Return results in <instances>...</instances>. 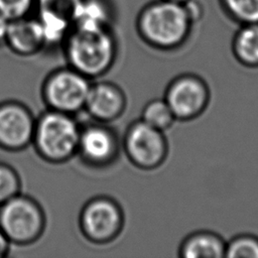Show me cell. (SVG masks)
I'll list each match as a JSON object with an SVG mask.
<instances>
[{"label": "cell", "mask_w": 258, "mask_h": 258, "mask_svg": "<svg viewBox=\"0 0 258 258\" xmlns=\"http://www.w3.org/2000/svg\"><path fill=\"white\" fill-rule=\"evenodd\" d=\"M195 23L185 4L155 0L146 5L138 18V28L145 40L160 48L179 45Z\"/></svg>", "instance_id": "1"}, {"label": "cell", "mask_w": 258, "mask_h": 258, "mask_svg": "<svg viewBox=\"0 0 258 258\" xmlns=\"http://www.w3.org/2000/svg\"><path fill=\"white\" fill-rule=\"evenodd\" d=\"M67 52L74 70L84 76L95 77L111 66L115 53L114 41L105 27H77L69 38Z\"/></svg>", "instance_id": "2"}, {"label": "cell", "mask_w": 258, "mask_h": 258, "mask_svg": "<svg viewBox=\"0 0 258 258\" xmlns=\"http://www.w3.org/2000/svg\"><path fill=\"white\" fill-rule=\"evenodd\" d=\"M80 134L76 122L68 113L53 110L39 119L33 137L40 154L48 160L61 161L76 151Z\"/></svg>", "instance_id": "3"}, {"label": "cell", "mask_w": 258, "mask_h": 258, "mask_svg": "<svg viewBox=\"0 0 258 258\" xmlns=\"http://www.w3.org/2000/svg\"><path fill=\"white\" fill-rule=\"evenodd\" d=\"M43 228L41 210L32 200L15 196L2 204L0 229L9 241L28 243L35 240Z\"/></svg>", "instance_id": "4"}, {"label": "cell", "mask_w": 258, "mask_h": 258, "mask_svg": "<svg viewBox=\"0 0 258 258\" xmlns=\"http://www.w3.org/2000/svg\"><path fill=\"white\" fill-rule=\"evenodd\" d=\"M90 87L83 74L74 69L61 70L45 82L44 97L53 110L69 114L85 106Z\"/></svg>", "instance_id": "5"}, {"label": "cell", "mask_w": 258, "mask_h": 258, "mask_svg": "<svg viewBox=\"0 0 258 258\" xmlns=\"http://www.w3.org/2000/svg\"><path fill=\"white\" fill-rule=\"evenodd\" d=\"M125 147L132 161L141 167L157 165L165 154V142L160 130L143 120L128 130Z\"/></svg>", "instance_id": "6"}, {"label": "cell", "mask_w": 258, "mask_h": 258, "mask_svg": "<svg viewBox=\"0 0 258 258\" xmlns=\"http://www.w3.org/2000/svg\"><path fill=\"white\" fill-rule=\"evenodd\" d=\"M122 217L117 205L107 199L90 202L82 213L85 234L93 241L105 242L113 238L121 227Z\"/></svg>", "instance_id": "7"}, {"label": "cell", "mask_w": 258, "mask_h": 258, "mask_svg": "<svg viewBox=\"0 0 258 258\" xmlns=\"http://www.w3.org/2000/svg\"><path fill=\"white\" fill-rule=\"evenodd\" d=\"M30 113L21 105L8 103L0 106V145L20 149L27 145L34 134Z\"/></svg>", "instance_id": "8"}, {"label": "cell", "mask_w": 258, "mask_h": 258, "mask_svg": "<svg viewBox=\"0 0 258 258\" xmlns=\"http://www.w3.org/2000/svg\"><path fill=\"white\" fill-rule=\"evenodd\" d=\"M165 101L174 117L189 118L200 113L205 106L207 90L200 80L182 77L171 84Z\"/></svg>", "instance_id": "9"}, {"label": "cell", "mask_w": 258, "mask_h": 258, "mask_svg": "<svg viewBox=\"0 0 258 258\" xmlns=\"http://www.w3.org/2000/svg\"><path fill=\"white\" fill-rule=\"evenodd\" d=\"M85 107L95 118L107 121L116 118L122 112L124 98L115 86L98 84L90 87Z\"/></svg>", "instance_id": "10"}, {"label": "cell", "mask_w": 258, "mask_h": 258, "mask_svg": "<svg viewBox=\"0 0 258 258\" xmlns=\"http://www.w3.org/2000/svg\"><path fill=\"white\" fill-rule=\"evenodd\" d=\"M6 41L16 52L29 54L44 43V38L37 20L18 18L10 21Z\"/></svg>", "instance_id": "11"}, {"label": "cell", "mask_w": 258, "mask_h": 258, "mask_svg": "<svg viewBox=\"0 0 258 258\" xmlns=\"http://www.w3.org/2000/svg\"><path fill=\"white\" fill-rule=\"evenodd\" d=\"M78 147L88 160L101 163L110 159L115 149V141L107 129L91 126L81 132Z\"/></svg>", "instance_id": "12"}, {"label": "cell", "mask_w": 258, "mask_h": 258, "mask_svg": "<svg viewBox=\"0 0 258 258\" xmlns=\"http://www.w3.org/2000/svg\"><path fill=\"white\" fill-rule=\"evenodd\" d=\"M226 247L216 235L200 233L190 236L182 245L181 255L185 258H220L225 256Z\"/></svg>", "instance_id": "13"}, {"label": "cell", "mask_w": 258, "mask_h": 258, "mask_svg": "<svg viewBox=\"0 0 258 258\" xmlns=\"http://www.w3.org/2000/svg\"><path fill=\"white\" fill-rule=\"evenodd\" d=\"M233 46L242 62L258 64V23L240 25L235 34Z\"/></svg>", "instance_id": "14"}, {"label": "cell", "mask_w": 258, "mask_h": 258, "mask_svg": "<svg viewBox=\"0 0 258 258\" xmlns=\"http://www.w3.org/2000/svg\"><path fill=\"white\" fill-rule=\"evenodd\" d=\"M107 17V10L99 0H82L74 16V21L77 27L101 28L105 27Z\"/></svg>", "instance_id": "15"}, {"label": "cell", "mask_w": 258, "mask_h": 258, "mask_svg": "<svg viewBox=\"0 0 258 258\" xmlns=\"http://www.w3.org/2000/svg\"><path fill=\"white\" fill-rule=\"evenodd\" d=\"M223 12L242 24L258 23V0H219Z\"/></svg>", "instance_id": "16"}, {"label": "cell", "mask_w": 258, "mask_h": 258, "mask_svg": "<svg viewBox=\"0 0 258 258\" xmlns=\"http://www.w3.org/2000/svg\"><path fill=\"white\" fill-rule=\"evenodd\" d=\"M38 23L40 25L44 42L59 41L69 29L71 20L47 10H39Z\"/></svg>", "instance_id": "17"}, {"label": "cell", "mask_w": 258, "mask_h": 258, "mask_svg": "<svg viewBox=\"0 0 258 258\" xmlns=\"http://www.w3.org/2000/svg\"><path fill=\"white\" fill-rule=\"evenodd\" d=\"M142 117L145 123L161 131L170 126L174 115L166 101L154 100L146 105Z\"/></svg>", "instance_id": "18"}, {"label": "cell", "mask_w": 258, "mask_h": 258, "mask_svg": "<svg viewBox=\"0 0 258 258\" xmlns=\"http://www.w3.org/2000/svg\"><path fill=\"white\" fill-rule=\"evenodd\" d=\"M225 256L231 258H258V240L250 236L238 237L226 247Z\"/></svg>", "instance_id": "19"}, {"label": "cell", "mask_w": 258, "mask_h": 258, "mask_svg": "<svg viewBox=\"0 0 258 258\" xmlns=\"http://www.w3.org/2000/svg\"><path fill=\"white\" fill-rule=\"evenodd\" d=\"M19 189L16 173L7 165L0 164V204L15 197Z\"/></svg>", "instance_id": "20"}, {"label": "cell", "mask_w": 258, "mask_h": 258, "mask_svg": "<svg viewBox=\"0 0 258 258\" xmlns=\"http://www.w3.org/2000/svg\"><path fill=\"white\" fill-rule=\"evenodd\" d=\"M82 0H38L39 10H47L61 15L71 21Z\"/></svg>", "instance_id": "21"}, {"label": "cell", "mask_w": 258, "mask_h": 258, "mask_svg": "<svg viewBox=\"0 0 258 258\" xmlns=\"http://www.w3.org/2000/svg\"><path fill=\"white\" fill-rule=\"evenodd\" d=\"M32 0H0V14L14 20L21 18L30 8Z\"/></svg>", "instance_id": "22"}, {"label": "cell", "mask_w": 258, "mask_h": 258, "mask_svg": "<svg viewBox=\"0 0 258 258\" xmlns=\"http://www.w3.org/2000/svg\"><path fill=\"white\" fill-rule=\"evenodd\" d=\"M10 21L8 18L0 14V41L6 40L8 28L10 25Z\"/></svg>", "instance_id": "23"}, {"label": "cell", "mask_w": 258, "mask_h": 258, "mask_svg": "<svg viewBox=\"0 0 258 258\" xmlns=\"http://www.w3.org/2000/svg\"><path fill=\"white\" fill-rule=\"evenodd\" d=\"M9 240L0 229V258L4 257L8 251Z\"/></svg>", "instance_id": "24"}, {"label": "cell", "mask_w": 258, "mask_h": 258, "mask_svg": "<svg viewBox=\"0 0 258 258\" xmlns=\"http://www.w3.org/2000/svg\"><path fill=\"white\" fill-rule=\"evenodd\" d=\"M168 1H172V2H176V3H185V2H187L188 0H168Z\"/></svg>", "instance_id": "25"}]
</instances>
